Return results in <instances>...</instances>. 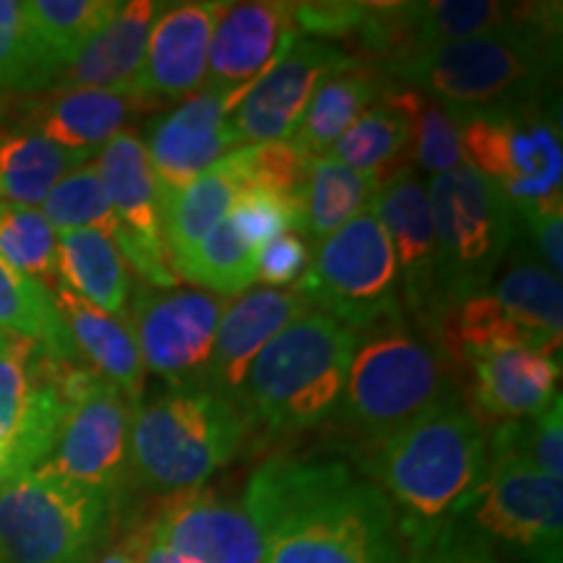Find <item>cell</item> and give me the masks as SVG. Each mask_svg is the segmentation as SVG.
I'll list each match as a JSON object with an SVG mask.
<instances>
[{
	"instance_id": "22",
	"label": "cell",
	"mask_w": 563,
	"mask_h": 563,
	"mask_svg": "<svg viewBox=\"0 0 563 563\" xmlns=\"http://www.w3.org/2000/svg\"><path fill=\"white\" fill-rule=\"evenodd\" d=\"M141 141L159 194L180 191L241 146L230 131L224 97L209 89H199L150 121Z\"/></svg>"
},
{
	"instance_id": "47",
	"label": "cell",
	"mask_w": 563,
	"mask_h": 563,
	"mask_svg": "<svg viewBox=\"0 0 563 563\" xmlns=\"http://www.w3.org/2000/svg\"><path fill=\"white\" fill-rule=\"evenodd\" d=\"M0 32H30L24 3H19V0H0Z\"/></svg>"
},
{
	"instance_id": "15",
	"label": "cell",
	"mask_w": 563,
	"mask_h": 563,
	"mask_svg": "<svg viewBox=\"0 0 563 563\" xmlns=\"http://www.w3.org/2000/svg\"><path fill=\"white\" fill-rule=\"evenodd\" d=\"M180 563H262V534L241 501L209 488L157 498L139 525Z\"/></svg>"
},
{
	"instance_id": "25",
	"label": "cell",
	"mask_w": 563,
	"mask_h": 563,
	"mask_svg": "<svg viewBox=\"0 0 563 563\" xmlns=\"http://www.w3.org/2000/svg\"><path fill=\"white\" fill-rule=\"evenodd\" d=\"M162 5L154 0H129L58 70L51 89H112L129 91L144 66L146 42Z\"/></svg>"
},
{
	"instance_id": "44",
	"label": "cell",
	"mask_w": 563,
	"mask_h": 563,
	"mask_svg": "<svg viewBox=\"0 0 563 563\" xmlns=\"http://www.w3.org/2000/svg\"><path fill=\"white\" fill-rule=\"evenodd\" d=\"M311 266V245L300 232H285L256 251V279L272 287H292Z\"/></svg>"
},
{
	"instance_id": "13",
	"label": "cell",
	"mask_w": 563,
	"mask_h": 563,
	"mask_svg": "<svg viewBox=\"0 0 563 563\" xmlns=\"http://www.w3.org/2000/svg\"><path fill=\"white\" fill-rule=\"evenodd\" d=\"M95 167L115 214V243L129 269L136 272L144 285L175 290L180 277L162 238L159 186L144 141L136 131H121L95 154Z\"/></svg>"
},
{
	"instance_id": "45",
	"label": "cell",
	"mask_w": 563,
	"mask_h": 563,
	"mask_svg": "<svg viewBox=\"0 0 563 563\" xmlns=\"http://www.w3.org/2000/svg\"><path fill=\"white\" fill-rule=\"evenodd\" d=\"M519 214V238L532 245V256L561 277L563 269V209H530Z\"/></svg>"
},
{
	"instance_id": "17",
	"label": "cell",
	"mask_w": 563,
	"mask_h": 563,
	"mask_svg": "<svg viewBox=\"0 0 563 563\" xmlns=\"http://www.w3.org/2000/svg\"><path fill=\"white\" fill-rule=\"evenodd\" d=\"M298 37L292 3L282 0L224 3L211 32L207 79L201 89L222 95L230 115L245 89L262 79Z\"/></svg>"
},
{
	"instance_id": "3",
	"label": "cell",
	"mask_w": 563,
	"mask_h": 563,
	"mask_svg": "<svg viewBox=\"0 0 563 563\" xmlns=\"http://www.w3.org/2000/svg\"><path fill=\"white\" fill-rule=\"evenodd\" d=\"M561 66V3L534 24L481 34L410 58L386 70L449 112L540 108Z\"/></svg>"
},
{
	"instance_id": "38",
	"label": "cell",
	"mask_w": 563,
	"mask_h": 563,
	"mask_svg": "<svg viewBox=\"0 0 563 563\" xmlns=\"http://www.w3.org/2000/svg\"><path fill=\"white\" fill-rule=\"evenodd\" d=\"M563 410L561 397L543 415L506 420L488 428V464L522 462L563 481Z\"/></svg>"
},
{
	"instance_id": "33",
	"label": "cell",
	"mask_w": 563,
	"mask_h": 563,
	"mask_svg": "<svg viewBox=\"0 0 563 563\" xmlns=\"http://www.w3.org/2000/svg\"><path fill=\"white\" fill-rule=\"evenodd\" d=\"M378 188L365 175L332 157L313 159L298 196V232L321 243L332 232L371 209Z\"/></svg>"
},
{
	"instance_id": "10",
	"label": "cell",
	"mask_w": 563,
	"mask_h": 563,
	"mask_svg": "<svg viewBox=\"0 0 563 563\" xmlns=\"http://www.w3.org/2000/svg\"><path fill=\"white\" fill-rule=\"evenodd\" d=\"M452 115L464 165L498 183L514 209H563L561 129L543 108Z\"/></svg>"
},
{
	"instance_id": "2",
	"label": "cell",
	"mask_w": 563,
	"mask_h": 563,
	"mask_svg": "<svg viewBox=\"0 0 563 563\" xmlns=\"http://www.w3.org/2000/svg\"><path fill=\"white\" fill-rule=\"evenodd\" d=\"M363 475L384 493L407 551L467 514L488 475V431L452 402L365 443Z\"/></svg>"
},
{
	"instance_id": "49",
	"label": "cell",
	"mask_w": 563,
	"mask_h": 563,
	"mask_svg": "<svg viewBox=\"0 0 563 563\" xmlns=\"http://www.w3.org/2000/svg\"><path fill=\"white\" fill-rule=\"evenodd\" d=\"M95 563H139V553H136V545H133L131 534L123 540L121 545L104 551Z\"/></svg>"
},
{
	"instance_id": "4",
	"label": "cell",
	"mask_w": 563,
	"mask_h": 563,
	"mask_svg": "<svg viewBox=\"0 0 563 563\" xmlns=\"http://www.w3.org/2000/svg\"><path fill=\"white\" fill-rule=\"evenodd\" d=\"M355 342L357 332L323 311L287 323L251 363L238 397L251 433H300L332 420Z\"/></svg>"
},
{
	"instance_id": "18",
	"label": "cell",
	"mask_w": 563,
	"mask_h": 563,
	"mask_svg": "<svg viewBox=\"0 0 563 563\" xmlns=\"http://www.w3.org/2000/svg\"><path fill=\"white\" fill-rule=\"evenodd\" d=\"M224 3L191 0L165 3L146 42L144 66L131 84V95L152 112L196 95L207 79L209 42Z\"/></svg>"
},
{
	"instance_id": "16",
	"label": "cell",
	"mask_w": 563,
	"mask_h": 563,
	"mask_svg": "<svg viewBox=\"0 0 563 563\" xmlns=\"http://www.w3.org/2000/svg\"><path fill=\"white\" fill-rule=\"evenodd\" d=\"M350 58L352 53L332 42L298 37L230 110L232 136L241 146L290 141L316 87Z\"/></svg>"
},
{
	"instance_id": "37",
	"label": "cell",
	"mask_w": 563,
	"mask_h": 563,
	"mask_svg": "<svg viewBox=\"0 0 563 563\" xmlns=\"http://www.w3.org/2000/svg\"><path fill=\"white\" fill-rule=\"evenodd\" d=\"M26 21L63 68L121 9L118 0H26Z\"/></svg>"
},
{
	"instance_id": "29",
	"label": "cell",
	"mask_w": 563,
	"mask_h": 563,
	"mask_svg": "<svg viewBox=\"0 0 563 563\" xmlns=\"http://www.w3.org/2000/svg\"><path fill=\"white\" fill-rule=\"evenodd\" d=\"M104 313L129 316L133 277L121 249L97 230L58 235V282Z\"/></svg>"
},
{
	"instance_id": "11",
	"label": "cell",
	"mask_w": 563,
	"mask_h": 563,
	"mask_svg": "<svg viewBox=\"0 0 563 563\" xmlns=\"http://www.w3.org/2000/svg\"><path fill=\"white\" fill-rule=\"evenodd\" d=\"M129 321L141 363L167 389H207V368L224 302L203 290H159L136 282Z\"/></svg>"
},
{
	"instance_id": "46",
	"label": "cell",
	"mask_w": 563,
	"mask_h": 563,
	"mask_svg": "<svg viewBox=\"0 0 563 563\" xmlns=\"http://www.w3.org/2000/svg\"><path fill=\"white\" fill-rule=\"evenodd\" d=\"M133 545H136V553H139V563H180L175 555L167 551V548H162L157 540L150 538L141 527H133L129 532Z\"/></svg>"
},
{
	"instance_id": "26",
	"label": "cell",
	"mask_w": 563,
	"mask_h": 563,
	"mask_svg": "<svg viewBox=\"0 0 563 563\" xmlns=\"http://www.w3.org/2000/svg\"><path fill=\"white\" fill-rule=\"evenodd\" d=\"M53 298L58 302V311L81 361L102 373L136 407L144 397L146 368L141 363L129 316L104 313L102 308L91 306L63 285H53Z\"/></svg>"
},
{
	"instance_id": "31",
	"label": "cell",
	"mask_w": 563,
	"mask_h": 563,
	"mask_svg": "<svg viewBox=\"0 0 563 563\" xmlns=\"http://www.w3.org/2000/svg\"><path fill=\"white\" fill-rule=\"evenodd\" d=\"M327 157L342 162L382 188L384 183L412 167L410 118L378 95V100L344 131Z\"/></svg>"
},
{
	"instance_id": "24",
	"label": "cell",
	"mask_w": 563,
	"mask_h": 563,
	"mask_svg": "<svg viewBox=\"0 0 563 563\" xmlns=\"http://www.w3.org/2000/svg\"><path fill=\"white\" fill-rule=\"evenodd\" d=\"M13 125L37 131L70 152L97 154L125 131L133 118L152 112L131 91L112 89H47L13 97Z\"/></svg>"
},
{
	"instance_id": "32",
	"label": "cell",
	"mask_w": 563,
	"mask_h": 563,
	"mask_svg": "<svg viewBox=\"0 0 563 563\" xmlns=\"http://www.w3.org/2000/svg\"><path fill=\"white\" fill-rule=\"evenodd\" d=\"M95 154L70 152L24 125L0 129V201L40 207L63 175Z\"/></svg>"
},
{
	"instance_id": "9",
	"label": "cell",
	"mask_w": 563,
	"mask_h": 563,
	"mask_svg": "<svg viewBox=\"0 0 563 563\" xmlns=\"http://www.w3.org/2000/svg\"><path fill=\"white\" fill-rule=\"evenodd\" d=\"M295 285L313 311L334 316L357 334L405 319L391 241L371 211L316 243L311 266Z\"/></svg>"
},
{
	"instance_id": "21",
	"label": "cell",
	"mask_w": 563,
	"mask_h": 563,
	"mask_svg": "<svg viewBox=\"0 0 563 563\" xmlns=\"http://www.w3.org/2000/svg\"><path fill=\"white\" fill-rule=\"evenodd\" d=\"M559 378L561 357L498 344L477 352L462 365V402L488 431L496 422L543 415L555 397H561Z\"/></svg>"
},
{
	"instance_id": "34",
	"label": "cell",
	"mask_w": 563,
	"mask_h": 563,
	"mask_svg": "<svg viewBox=\"0 0 563 563\" xmlns=\"http://www.w3.org/2000/svg\"><path fill=\"white\" fill-rule=\"evenodd\" d=\"M0 334L34 342L60 361H81L53 298V287L0 262Z\"/></svg>"
},
{
	"instance_id": "35",
	"label": "cell",
	"mask_w": 563,
	"mask_h": 563,
	"mask_svg": "<svg viewBox=\"0 0 563 563\" xmlns=\"http://www.w3.org/2000/svg\"><path fill=\"white\" fill-rule=\"evenodd\" d=\"M382 95L391 104L410 118L412 125V162H418L420 170L441 175L464 165V152L460 144V129L454 115L443 104L431 100L422 91L405 87L386 79Z\"/></svg>"
},
{
	"instance_id": "7",
	"label": "cell",
	"mask_w": 563,
	"mask_h": 563,
	"mask_svg": "<svg viewBox=\"0 0 563 563\" xmlns=\"http://www.w3.org/2000/svg\"><path fill=\"white\" fill-rule=\"evenodd\" d=\"M426 188L435 232L439 323L460 302L490 292V282L519 241V214L504 188L470 165L433 175Z\"/></svg>"
},
{
	"instance_id": "43",
	"label": "cell",
	"mask_w": 563,
	"mask_h": 563,
	"mask_svg": "<svg viewBox=\"0 0 563 563\" xmlns=\"http://www.w3.org/2000/svg\"><path fill=\"white\" fill-rule=\"evenodd\" d=\"M410 563H498V559L496 545L462 517L412 551Z\"/></svg>"
},
{
	"instance_id": "40",
	"label": "cell",
	"mask_w": 563,
	"mask_h": 563,
	"mask_svg": "<svg viewBox=\"0 0 563 563\" xmlns=\"http://www.w3.org/2000/svg\"><path fill=\"white\" fill-rule=\"evenodd\" d=\"M40 209L58 235L74 230H97L115 241V214L97 175L95 159L63 175L40 203Z\"/></svg>"
},
{
	"instance_id": "48",
	"label": "cell",
	"mask_w": 563,
	"mask_h": 563,
	"mask_svg": "<svg viewBox=\"0 0 563 563\" xmlns=\"http://www.w3.org/2000/svg\"><path fill=\"white\" fill-rule=\"evenodd\" d=\"M30 473V464L21 460V454L16 449L11 446V443H5L0 439V485L13 481V477Z\"/></svg>"
},
{
	"instance_id": "27",
	"label": "cell",
	"mask_w": 563,
	"mask_h": 563,
	"mask_svg": "<svg viewBox=\"0 0 563 563\" xmlns=\"http://www.w3.org/2000/svg\"><path fill=\"white\" fill-rule=\"evenodd\" d=\"M384 84V74L352 55L316 87L290 139L295 150L311 162L327 157L344 131L378 100Z\"/></svg>"
},
{
	"instance_id": "50",
	"label": "cell",
	"mask_w": 563,
	"mask_h": 563,
	"mask_svg": "<svg viewBox=\"0 0 563 563\" xmlns=\"http://www.w3.org/2000/svg\"><path fill=\"white\" fill-rule=\"evenodd\" d=\"M11 102H13V97L0 95V129H3V123L11 118Z\"/></svg>"
},
{
	"instance_id": "30",
	"label": "cell",
	"mask_w": 563,
	"mask_h": 563,
	"mask_svg": "<svg viewBox=\"0 0 563 563\" xmlns=\"http://www.w3.org/2000/svg\"><path fill=\"white\" fill-rule=\"evenodd\" d=\"M238 191H241V178L224 157L180 191L159 194L162 238L173 269L183 258L191 256L196 245L203 243V238L217 224L228 220Z\"/></svg>"
},
{
	"instance_id": "42",
	"label": "cell",
	"mask_w": 563,
	"mask_h": 563,
	"mask_svg": "<svg viewBox=\"0 0 563 563\" xmlns=\"http://www.w3.org/2000/svg\"><path fill=\"white\" fill-rule=\"evenodd\" d=\"M228 220L253 249H262L285 232H298V207L269 188L241 186Z\"/></svg>"
},
{
	"instance_id": "1",
	"label": "cell",
	"mask_w": 563,
	"mask_h": 563,
	"mask_svg": "<svg viewBox=\"0 0 563 563\" xmlns=\"http://www.w3.org/2000/svg\"><path fill=\"white\" fill-rule=\"evenodd\" d=\"M241 504L262 534V563H410L384 493L340 460L272 456Z\"/></svg>"
},
{
	"instance_id": "23",
	"label": "cell",
	"mask_w": 563,
	"mask_h": 563,
	"mask_svg": "<svg viewBox=\"0 0 563 563\" xmlns=\"http://www.w3.org/2000/svg\"><path fill=\"white\" fill-rule=\"evenodd\" d=\"M311 300L298 285L292 287H258L238 295L224 308L217 327L214 347L207 368V389L217 397L238 405L243 382L256 355L277 336L287 323L311 313Z\"/></svg>"
},
{
	"instance_id": "5",
	"label": "cell",
	"mask_w": 563,
	"mask_h": 563,
	"mask_svg": "<svg viewBox=\"0 0 563 563\" xmlns=\"http://www.w3.org/2000/svg\"><path fill=\"white\" fill-rule=\"evenodd\" d=\"M452 402H462L452 363L431 334L402 319L357 334L334 418L371 443Z\"/></svg>"
},
{
	"instance_id": "51",
	"label": "cell",
	"mask_w": 563,
	"mask_h": 563,
	"mask_svg": "<svg viewBox=\"0 0 563 563\" xmlns=\"http://www.w3.org/2000/svg\"><path fill=\"white\" fill-rule=\"evenodd\" d=\"M5 340V334H0V342H3Z\"/></svg>"
},
{
	"instance_id": "20",
	"label": "cell",
	"mask_w": 563,
	"mask_h": 563,
	"mask_svg": "<svg viewBox=\"0 0 563 563\" xmlns=\"http://www.w3.org/2000/svg\"><path fill=\"white\" fill-rule=\"evenodd\" d=\"M371 214L391 241L405 319L412 316V327L431 334L435 323V232L426 183L412 167L399 173L373 196Z\"/></svg>"
},
{
	"instance_id": "28",
	"label": "cell",
	"mask_w": 563,
	"mask_h": 563,
	"mask_svg": "<svg viewBox=\"0 0 563 563\" xmlns=\"http://www.w3.org/2000/svg\"><path fill=\"white\" fill-rule=\"evenodd\" d=\"M504 313L530 336L534 350L561 355L563 287L561 277L548 272L530 251L517 249L506 269L498 274L496 290L488 292Z\"/></svg>"
},
{
	"instance_id": "14",
	"label": "cell",
	"mask_w": 563,
	"mask_h": 563,
	"mask_svg": "<svg viewBox=\"0 0 563 563\" xmlns=\"http://www.w3.org/2000/svg\"><path fill=\"white\" fill-rule=\"evenodd\" d=\"M133 405L121 389L104 384L70 407L53 452L40 464L42 473L108 493L125 501L129 475V426Z\"/></svg>"
},
{
	"instance_id": "12",
	"label": "cell",
	"mask_w": 563,
	"mask_h": 563,
	"mask_svg": "<svg viewBox=\"0 0 563 563\" xmlns=\"http://www.w3.org/2000/svg\"><path fill=\"white\" fill-rule=\"evenodd\" d=\"M464 519L527 563H563V483L530 464H488Z\"/></svg>"
},
{
	"instance_id": "41",
	"label": "cell",
	"mask_w": 563,
	"mask_h": 563,
	"mask_svg": "<svg viewBox=\"0 0 563 563\" xmlns=\"http://www.w3.org/2000/svg\"><path fill=\"white\" fill-rule=\"evenodd\" d=\"M230 167L241 178V186H262L285 196L298 207V196L306 183L311 159L295 150L292 141H266V144H245L228 154Z\"/></svg>"
},
{
	"instance_id": "8",
	"label": "cell",
	"mask_w": 563,
	"mask_h": 563,
	"mask_svg": "<svg viewBox=\"0 0 563 563\" xmlns=\"http://www.w3.org/2000/svg\"><path fill=\"white\" fill-rule=\"evenodd\" d=\"M123 504L42 470L0 485V563H95Z\"/></svg>"
},
{
	"instance_id": "39",
	"label": "cell",
	"mask_w": 563,
	"mask_h": 563,
	"mask_svg": "<svg viewBox=\"0 0 563 563\" xmlns=\"http://www.w3.org/2000/svg\"><path fill=\"white\" fill-rule=\"evenodd\" d=\"M0 262L47 287L58 282V232L40 207L0 201Z\"/></svg>"
},
{
	"instance_id": "19",
	"label": "cell",
	"mask_w": 563,
	"mask_h": 563,
	"mask_svg": "<svg viewBox=\"0 0 563 563\" xmlns=\"http://www.w3.org/2000/svg\"><path fill=\"white\" fill-rule=\"evenodd\" d=\"M55 357L34 342L5 336L0 342V439L40 467L53 452L68 415L53 378Z\"/></svg>"
},
{
	"instance_id": "6",
	"label": "cell",
	"mask_w": 563,
	"mask_h": 563,
	"mask_svg": "<svg viewBox=\"0 0 563 563\" xmlns=\"http://www.w3.org/2000/svg\"><path fill=\"white\" fill-rule=\"evenodd\" d=\"M249 435L241 407L214 391L165 389L131 412V488L157 498L203 488L217 470L241 454Z\"/></svg>"
},
{
	"instance_id": "36",
	"label": "cell",
	"mask_w": 563,
	"mask_h": 563,
	"mask_svg": "<svg viewBox=\"0 0 563 563\" xmlns=\"http://www.w3.org/2000/svg\"><path fill=\"white\" fill-rule=\"evenodd\" d=\"M256 251L235 224L224 220L175 266V274L203 287V292L243 295L256 282Z\"/></svg>"
}]
</instances>
